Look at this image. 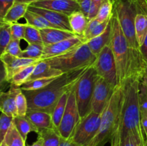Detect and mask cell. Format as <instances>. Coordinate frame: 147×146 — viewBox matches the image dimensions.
Wrapping results in <instances>:
<instances>
[{"label":"cell","mask_w":147,"mask_h":146,"mask_svg":"<svg viewBox=\"0 0 147 146\" xmlns=\"http://www.w3.org/2000/svg\"><path fill=\"white\" fill-rule=\"evenodd\" d=\"M87 68L64 73L41 90L23 91L27 97L29 110H42L52 114L62 95L71 91Z\"/></svg>","instance_id":"1"},{"label":"cell","mask_w":147,"mask_h":146,"mask_svg":"<svg viewBox=\"0 0 147 146\" xmlns=\"http://www.w3.org/2000/svg\"><path fill=\"white\" fill-rule=\"evenodd\" d=\"M123 87L118 86L101 113L100 128L88 146H120Z\"/></svg>","instance_id":"2"},{"label":"cell","mask_w":147,"mask_h":146,"mask_svg":"<svg viewBox=\"0 0 147 146\" xmlns=\"http://www.w3.org/2000/svg\"><path fill=\"white\" fill-rule=\"evenodd\" d=\"M140 80L129 79L123 84V99L122 106L121 123L120 130V144L129 133H132L147 146V138L141 120L139 102V85Z\"/></svg>","instance_id":"3"},{"label":"cell","mask_w":147,"mask_h":146,"mask_svg":"<svg viewBox=\"0 0 147 146\" xmlns=\"http://www.w3.org/2000/svg\"><path fill=\"white\" fill-rule=\"evenodd\" d=\"M110 21L111 34L109 46L111 49L116 62L118 86L122 87L129 78L131 64V50L121 27L119 20L113 11Z\"/></svg>","instance_id":"4"},{"label":"cell","mask_w":147,"mask_h":146,"mask_svg":"<svg viewBox=\"0 0 147 146\" xmlns=\"http://www.w3.org/2000/svg\"><path fill=\"white\" fill-rule=\"evenodd\" d=\"M147 13V0H114L113 13L117 17L129 47L139 50L135 31V19L139 13Z\"/></svg>","instance_id":"5"},{"label":"cell","mask_w":147,"mask_h":146,"mask_svg":"<svg viewBox=\"0 0 147 146\" xmlns=\"http://www.w3.org/2000/svg\"><path fill=\"white\" fill-rule=\"evenodd\" d=\"M96 60V56L90 51L88 44L83 43L65 54L44 60L52 67L66 73L90 67Z\"/></svg>","instance_id":"6"},{"label":"cell","mask_w":147,"mask_h":146,"mask_svg":"<svg viewBox=\"0 0 147 146\" xmlns=\"http://www.w3.org/2000/svg\"><path fill=\"white\" fill-rule=\"evenodd\" d=\"M98 76L94 67L90 66L82 74L75 85L76 101L80 119L92 112V98Z\"/></svg>","instance_id":"7"},{"label":"cell","mask_w":147,"mask_h":146,"mask_svg":"<svg viewBox=\"0 0 147 146\" xmlns=\"http://www.w3.org/2000/svg\"><path fill=\"white\" fill-rule=\"evenodd\" d=\"M100 122L101 114L90 112L80 119L70 138L80 145L88 146L100 128Z\"/></svg>","instance_id":"8"},{"label":"cell","mask_w":147,"mask_h":146,"mask_svg":"<svg viewBox=\"0 0 147 146\" xmlns=\"http://www.w3.org/2000/svg\"><path fill=\"white\" fill-rule=\"evenodd\" d=\"M98 75L106 80L114 88L118 87L117 69L116 62L110 46L107 45L96 56L93 64Z\"/></svg>","instance_id":"9"},{"label":"cell","mask_w":147,"mask_h":146,"mask_svg":"<svg viewBox=\"0 0 147 146\" xmlns=\"http://www.w3.org/2000/svg\"><path fill=\"white\" fill-rule=\"evenodd\" d=\"M74 87L69 93L65 111L58 127L61 137L65 139L70 138L80 120Z\"/></svg>","instance_id":"10"},{"label":"cell","mask_w":147,"mask_h":146,"mask_svg":"<svg viewBox=\"0 0 147 146\" xmlns=\"http://www.w3.org/2000/svg\"><path fill=\"white\" fill-rule=\"evenodd\" d=\"M116 89L106 80L98 76L92 98V111L101 114L111 98Z\"/></svg>","instance_id":"11"},{"label":"cell","mask_w":147,"mask_h":146,"mask_svg":"<svg viewBox=\"0 0 147 146\" xmlns=\"http://www.w3.org/2000/svg\"><path fill=\"white\" fill-rule=\"evenodd\" d=\"M0 58L4 71V80L8 82H10L11 78L23 68L40 61L32 59L14 57L7 52H3L1 54Z\"/></svg>","instance_id":"12"},{"label":"cell","mask_w":147,"mask_h":146,"mask_svg":"<svg viewBox=\"0 0 147 146\" xmlns=\"http://www.w3.org/2000/svg\"><path fill=\"white\" fill-rule=\"evenodd\" d=\"M82 44H83V42L81 38L78 36H75L55 44L45 45L41 60L61 55Z\"/></svg>","instance_id":"13"},{"label":"cell","mask_w":147,"mask_h":146,"mask_svg":"<svg viewBox=\"0 0 147 146\" xmlns=\"http://www.w3.org/2000/svg\"><path fill=\"white\" fill-rule=\"evenodd\" d=\"M31 5L63 13L67 16L80 10L77 0H40Z\"/></svg>","instance_id":"14"},{"label":"cell","mask_w":147,"mask_h":146,"mask_svg":"<svg viewBox=\"0 0 147 146\" xmlns=\"http://www.w3.org/2000/svg\"><path fill=\"white\" fill-rule=\"evenodd\" d=\"M28 10L36 13L39 15L42 16L46 19L48 20L55 28L72 31L71 27L69 23L68 16L66 14L57 12L53 10L47 9L36 7L32 5L29 7Z\"/></svg>","instance_id":"15"},{"label":"cell","mask_w":147,"mask_h":146,"mask_svg":"<svg viewBox=\"0 0 147 146\" xmlns=\"http://www.w3.org/2000/svg\"><path fill=\"white\" fill-rule=\"evenodd\" d=\"M22 90L21 87L10 84L7 92L1 91L0 94V110L1 113L15 117L17 116L16 107V97Z\"/></svg>","instance_id":"16"},{"label":"cell","mask_w":147,"mask_h":146,"mask_svg":"<svg viewBox=\"0 0 147 146\" xmlns=\"http://www.w3.org/2000/svg\"><path fill=\"white\" fill-rule=\"evenodd\" d=\"M40 32L44 45L55 44L76 36L73 31L57 28H45L40 29Z\"/></svg>","instance_id":"17"},{"label":"cell","mask_w":147,"mask_h":146,"mask_svg":"<svg viewBox=\"0 0 147 146\" xmlns=\"http://www.w3.org/2000/svg\"><path fill=\"white\" fill-rule=\"evenodd\" d=\"M26 116L30 119L33 125L38 129L39 131L44 130V129L55 127L53 125L52 115L47 112L37 110H29L28 109Z\"/></svg>","instance_id":"18"},{"label":"cell","mask_w":147,"mask_h":146,"mask_svg":"<svg viewBox=\"0 0 147 146\" xmlns=\"http://www.w3.org/2000/svg\"><path fill=\"white\" fill-rule=\"evenodd\" d=\"M64 74L60 70L52 67L45 60H40L34 69L32 74L29 78L28 81L40 78H47V77H57Z\"/></svg>","instance_id":"19"},{"label":"cell","mask_w":147,"mask_h":146,"mask_svg":"<svg viewBox=\"0 0 147 146\" xmlns=\"http://www.w3.org/2000/svg\"><path fill=\"white\" fill-rule=\"evenodd\" d=\"M72 31L80 38L84 34L90 20L81 11H76L68 16Z\"/></svg>","instance_id":"20"},{"label":"cell","mask_w":147,"mask_h":146,"mask_svg":"<svg viewBox=\"0 0 147 146\" xmlns=\"http://www.w3.org/2000/svg\"><path fill=\"white\" fill-rule=\"evenodd\" d=\"M111 21H109L107 28L102 34L91 39L86 42V44L90 48V51L95 55L97 56L106 46L109 45L111 40Z\"/></svg>","instance_id":"21"},{"label":"cell","mask_w":147,"mask_h":146,"mask_svg":"<svg viewBox=\"0 0 147 146\" xmlns=\"http://www.w3.org/2000/svg\"><path fill=\"white\" fill-rule=\"evenodd\" d=\"M30 6V4L27 3L15 2L7 11L4 17L2 19H0V20H3L11 24L17 23L20 19L24 18Z\"/></svg>","instance_id":"22"},{"label":"cell","mask_w":147,"mask_h":146,"mask_svg":"<svg viewBox=\"0 0 147 146\" xmlns=\"http://www.w3.org/2000/svg\"><path fill=\"white\" fill-rule=\"evenodd\" d=\"M110 20L108 21H105V22H100L96 18L90 19L89 21L87 29L81 38L83 43H86L91 39L102 34L107 28Z\"/></svg>","instance_id":"23"},{"label":"cell","mask_w":147,"mask_h":146,"mask_svg":"<svg viewBox=\"0 0 147 146\" xmlns=\"http://www.w3.org/2000/svg\"><path fill=\"white\" fill-rule=\"evenodd\" d=\"M13 123L25 141L27 140L29 133L31 132H34L37 134L39 132L38 129L33 125V123L30 121L27 116H23V117L17 116L14 117Z\"/></svg>","instance_id":"24"},{"label":"cell","mask_w":147,"mask_h":146,"mask_svg":"<svg viewBox=\"0 0 147 146\" xmlns=\"http://www.w3.org/2000/svg\"><path fill=\"white\" fill-rule=\"evenodd\" d=\"M135 31L139 47H142L147 35V13L141 12L135 19Z\"/></svg>","instance_id":"25"},{"label":"cell","mask_w":147,"mask_h":146,"mask_svg":"<svg viewBox=\"0 0 147 146\" xmlns=\"http://www.w3.org/2000/svg\"><path fill=\"white\" fill-rule=\"evenodd\" d=\"M69 93L70 92L64 93L60 97V100H58L57 103L56 104L53 113H52V119H53V125L55 128L58 130V127L60 126L61 120L63 119V115H64L65 111L66 109V105H67V99L69 97Z\"/></svg>","instance_id":"26"},{"label":"cell","mask_w":147,"mask_h":146,"mask_svg":"<svg viewBox=\"0 0 147 146\" xmlns=\"http://www.w3.org/2000/svg\"><path fill=\"white\" fill-rule=\"evenodd\" d=\"M37 135L42 138L44 146L60 145L61 135L58 130L55 127L40 130L37 133Z\"/></svg>","instance_id":"27"},{"label":"cell","mask_w":147,"mask_h":146,"mask_svg":"<svg viewBox=\"0 0 147 146\" xmlns=\"http://www.w3.org/2000/svg\"><path fill=\"white\" fill-rule=\"evenodd\" d=\"M24 19H25L27 24L36 27L39 29H42L45 28H55L48 20L46 19L42 16L39 15L30 10L27 11Z\"/></svg>","instance_id":"28"},{"label":"cell","mask_w":147,"mask_h":146,"mask_svg":"<svg viewBox=\"0 0 147 146\" xmlns=\"http://www.w3.org/2000/svg\"><path fill=\"white\" fill-rule=\"evenodd\" d=\"M3 141L5 142L8 146H27L26 141L15 127L14 123H12Z\"/></svg>","instance_id":"29"},{"label":"cell","mask_w":147,"mask_h":146,"mask_svg":"<svg viewBox=\"0 0 147 146\" xmlns=\"http://www.w3.org/2000/svg\"><path fill=\"white\" fill-rule=\"evenodd\" d=\"M44 44H28L27 47L22 50L20 57L41 60L44 52Z\"/></svg>","instance_id":"30"},{"label":"cell","mask_w":147,"mask_h":146,"mask_svg":"<svg viewBox=\"0 0 147 146\" xmlns=\"http://www.w3.org/2000/svg\"><path fill=\"white\" fill-rule=\"evenodd\" d=\"M38 62L30 64V65L27 66V67H24L22 70H20L18 73H17L11 78V80H10V84H14L16 86H18V87H21L22 84L27 82L28 81L29 78L30 77V76L32 74L36 64Z\"/></svg>","instance_id":"31"},{"label":"cell","mask_w":147,"mask_h":146,"mask_svg":"<svg viewBox=\"0 0 147 146\" xmlns=\"http://www.w3.org/2000/svg\"><path fill=\"white\" fill-rule=\"evenodd\" d=\"M11 23L0 20V49L1 54L3 53L11 42Z\"/></svg>","instance_id":"32"},{"label":"cell","mask_w":147,"mask_h":146,"mask_svg":"<svg viewBox=\"0 0 147 146\" xmlns=\"http://www.w3.org/2000/svg\"><path fill=\"white\" fill-rule=\"evenodd\" d=\"M139 102L141 115H147V74L142 77L139 81Z\"/></svg>","instance_id":"33"},{"label":"cell","mask_w":147,"mask_h":146,"mask_svg":"<svg viewBox=\"0 0 147 146\" xmlns=\"http://www.w3.org/2000/svg\"><path fill=\"white\" fill-rule=\"evenodd\" d=\"M57 77H47V78H40L27 82L21 86L22 91H34L44 88L54 81Z\"/></svg>","instance_id":"34"},{"label":"cell","mask_w":147,"mask_h":146,"mask_svg":"<svg viewBox=\"0 0 147 146\" xmlns=\"http://www.w3.org/2000/svg\"><path fill=\"white\" fill-rule=\"evenodd\" d=\"M113 11V0H104L99 9L96 19L100 22L108 21L111 19Z\"/></svg>","instance_id":"35"},{"label":"cell","mask_w":147,"mask_h":146,"mask_svg":"<svg viewBox=\"0 0 147 146\" xmlns=\"http://www.w3.org/2000/svg\"><path fill=\"white\" fill-rule=\"evenodd\" d=\"M24 40L28 44H43L40 29L27 24L24 32Z\"/></svg>","instance_id":"36"},{"label":"cell","mask_w":147,"mask_h":146,"mask_svg":"<svg viewBox=\"0 0 147 146\" xmlns=\"http://www.w3.org/2000/svg\"><path fill=\"white\" fill-rule=\"evenodd\" d=\"M16 107L17 116H26L28 111V103L27 97L22 90H21L16 97Z\"/></svg>","instance_id":"37"},{"label":"cell","mask_w":147,"mask_h":146,"mask_svg":"<svg viewBox=\"0 0 147 146\" xmlns=\"http://www.w3.org/2000/svg\"><path fill=\"white\" fill-rule=\"evenodd\" d=\"M14 117L1 113L0 116V142H2L6 134L12 125Z\"/></svg>","instance_id":"38"},{"label":"cell","mask_w":147,"mask_h":146,"mask_svg":"<svg viewBox=\"0 0 147 146\" xmlns=\"http://www.w3.org/2000/svg\"><path fill=\"white\" fill-rule=\"evenodd\" d=\"M27 23L25 24H20V23H12L11 24V39L12 40H24L25 28Z\"/></svg>","instance_id":"39"},{"label":"cell","mask_w":147,"mask_h":146,"mask_svg":"<svg viewBox=\"0 0 147 146\" xmlns=\"http://www.w3.org/2000/svg\"><path fill=\"white\" fill-rule=\"evenodd\" d=\"M22 52V50L20 47V40H11L4 52L8 53L12 56H14V57H20Z\"/></svg>","instance_id":"40"},{"label":"cell","mask_w":147,"mask_h":146,"mask_svg":"<svg viewBox=\"0 0 147 146\" xmlns=\"http://www.w3.org/2000/svg\"><path fill=\"white\" fill-rule=\"evenodd\" d=\"M120 146H144V145L142 142L132 133H129L121 142Z\"/></svg>","instance_id":"41"},{"label":"cell","mask_w":147,"mask_h":146,"mask_svg":"<svg viewBox=\"0 0 147 146\" xmlns=\"http://www.w3.org/2000/svg\"><path fill=\"white\" fill-rule=\"evenodd\" d=\"M16 0H0V19H2Z\"/></svg>","instance_id":"42"},{"label":"cell","mask_w":147,"mask_h":146,"mask_svg":"<svg viewBox=\"0 0 147 146\" xmlns=\"http://www.w3.org/2000/svg\"><path fill=\"white\" fill-rule=\"evenodd\" d=\"M80 7V11L88 17L90 7L93 4V0H77Z\"/></svg>","instance_id":"43"},{"label":"cell","mask_w":147,"mask_h":146,"mask_svg":"<svg viewBox=\"0 0 147 146\" xmlns=\"http://www.w3.org/2000/svg\"><path fill=\"white\" fill-rule=\"evenodd\" d=\"M59 146H83V145H78V143H75L71 138L65 139L61 137L60 145Z\"/></svg>","instance_id":"44"},{"label":"cell","mask_w":147,"mask_h":146,"mask_svg":"<svg viewBox=\"0 0 147 146\" xmlns=\"http://www.w3.org/2000/svg\"><path fill=\"white\" fill-rule=\"evenodd\" d=\"M140 51L142 53V56H143V58L144 60L145 63H146L147 66V35L145 38L144 42L143 44L142 45V47H140Z\"/></svg>","instance_id":"45"},{"label":"cell","mask_w":147,"mask_h":146,"mask_svg":"<svg viewBox=\"0 0 147 146\" xmlns=\"http://www.w3.org/2000/svg\"><path fill=\"white\" fill-rule=\"evenodd\" d=\"M141 120H142V127H143L147 138V115H141Z\"/></svg>","instance_id":"46"},{"label":"cell","mask_w":147,"mask_h":146,"mask_svg":"<svg viewBox=\"0 0 147 146\" xmlns=\"http://www.w3.org/2000/svg\"><path fill=\"white\" fill-rule=\"evenodd\" d=\"M27 146H44L43 145V140L41 137L37 136V139L34 143H33L31 145H27Z\"/></svg>","instance_id":"47"},{"label":"cell","mask_w":147,"mask_h":146,"mask_svg":"<svg viewBox=\"0 0 147 146\" xmlns=\"http://www.w3.org/2000/svg\"><path fill=\"white\" fill-rule=\"evenodd\" d=\"M40 0H16L15 2H22V3H27L31 5L33 3L36 2V1H38Z\"/></svg>","instance_id":"48"},{"label":"cell","mask_w":147,"mask_h":146,"mask_svg":"<svg viewBox=\"0 0 147 146\" xmlns=\"http://www.w3.org/2000/svg\"><path fill=\"white\" fill-rule=\"evenodd\" d=\"M93 1H94L95 3H96V4H98V5H101V4H102V2H103V1H104V0H93ZM113 1H114V0H113Z\"/></svg>","instance_id":"49"},{"label":"cell","mask_w":147,"mask_h":146,"mask_svg":"<svg viewBox=\"0 0 147 146\" xmlns=\"http://www.w3.org/2000/svg\"><path fill=\"white\" fill-rule=\"evenodd\" d=\"M0 146H8V145H7L6 144L5 142L3 141V142H1V144H0Z\"/></svg>","instance_id":"50"},{"label":"cell","mask_w":147,"mask_h":146,"mask_svg":"<svg viewBox=\"0 0 147 146\" xmlns=\"http://www.w3.org/2000/svg\"><path fill=\"white\" fill-rule=\"evenodd\" d=\"M146 74H147V68H146Z\"/></svg>","instance_id":"51"}]
</instances>
